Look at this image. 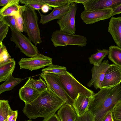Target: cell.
Wrapping results in <instances>:
<instances>
[{
	"label": "cell",
	"mask_w": 121,
	"mask_h": 121,
	"mask_svg": "<svg viewBox=\"0 0 121 121\" xmlns=\"http://www.w3.org/2000/svg\"><path fill=\"white\" fill-rule=\"evenodd\" d=\"M121 82V67L114 64H110L107 70L101 84L102 88L112 87Z\"/></svg>",
	"instance_id": "obj_12"
},
{
	"label": "cell",
	"mask_w": 121,
	"mask_h": 121,
	"mask_svg": "<svg viewBox=\"0 0 121 121\" xmlns=\"http://www.w3.org/2000/svg\"><path fill=\"white\" fill-rule=\"evenodd\" d=\"M58 76L65 91L73 100L76 98L79 93L90 97L95 94L93 91L82 84L72 74L68 71L65 74Z\"/></svg>",
	"instance_id": "obj_4"
},
{
	"label": "cell",
	"mask_w": 121,
	"mask_h": 121,
	"mask_svg": "<svg viewBox=\"0 0 121 121\" xmlns=\"http://www.w3.org/2000/svg\"><path fill=\"white\" fill-rule=\"evenodd\" d=\"M109 50L106 49L98 50L97 52L92 55L89 58L90 64L93 65L98 66L100 65L104 58L108 55Z\"/></svg>",
	"instance_id": "obj_23"
},
{
	"label": "cell",
	"mask_w": 121,
	"mask_h": 121,
	"mask_svg": "<svg viewBox=\"0 0 121 121\" xmlns=\"http://www.w3.org/2000/svg\"><path fill=\"white\" fill-rule=\"evenodd\" d=\"M13 110L11 109L8 100H0V121H8Z\"/></svg>",
	"instance_id": "obj_22"
},
{
	"label": "cell",
	"mask_w": 121,
	"mask_h": 121,
	"mask_svg": "<svg viewBox=\"0 0 121 121\" xmlns=\"http://www.w3.org/2000/svg\"><path fill=\"white\" fill-rule=\"evenodd\" d=\"M42 73H51L58 75L65 74L67 72L65 67L53 64L42 69Z\"/></svg>",
	"instance_id": "obj_25"
},
{
	"label": "cell",
	"mask_w": 121,
	"mask_h": 121,
	"mask_svg": "<svg viewBox=\"0 0 121 121\" xmlns=\"http://www.w3.org/2000/svg\"><path fill=\"white\" fill-rule=\"evenodd\" d=\"M19 0H11L5 6L0 9V14H1L4 10L8 7L17 3L19 2Z\"/></svg>",
	"instance_id": "obj_36"
},
{
	"label": "cell",
	"mask_w": 121,
	"mask_h": 121,
	"mask_svg": "<svg viewBox=\"0 0 121 121\" xmlns=\"http://www.w3.org/2000/svg\"><path fill=\"white\" fill-rule=\"evenodd\" d=\"M121 4V0H87L83 4L85 11H91L108 8L113 9Z\"/></svg>",
	"instance_id": "obj_13"
},
{
	"label": "cell",
	"mask_w": 121,
	"mask_h": 121,
	"mask_svg": "<svg viewBox=\"0 0 121 121\" xmlns=\"http://www.w3.org/2000/svg\"><path fill=\"white\" fill-rule=\"evenodd\" d=\"M0 20L3 23L8 25L10 28L17 29L15 16H0Z\"/></svg>",
	"instance_id": "obj_31"
},
{
	"label": "cell",
	"mask_w": 121,
	"mask_h": 121,
	"mask_svg": "<svg viewBox=\"0 0 121 121\" xmlns=\"http://www.w3.org/2000/svg\"><path fill=\"white\" fill-rule=\"evenodd\" d=\"M24 21L23 29L28 38L36 46L42 42L35 10L26 5H21Z\"/></svg>",
	"instance_id": "obj_3"
},
{
	"label": "cell",
	"mask_w": 121,
	"mask_h": 121,
	"mask_svg": "<svg viewBox=\"0 0 121 121\" xmlns=\"http://www.w3.org/2000/svg\"><path fill=\"white\" fill-rule=\"evenodd\" d=\"M114 121H121V120H114Z\"/></svg>",
	"instance_id": "obj_43"
},
{
	"label": "cell",
	"mask_w": 121,
	"mask_h": 121,
	"mask_svg": "<svg viewBox=\"0 0 121 121\" xmlns=\"http://www.w3.org/2000/svg\"><path fill=\"white\" fill-rule=\"evenodd\" d=\"M42 121H61L57 114H55L52 116L44 118Z\"/></svg>",
	"instance_id": "obj_35"
},
{
	"label": "cell",
	"mask_w": 121,
	"mask_h": 121,
	"mask_svg": "<svg viewBox=\"0 0 121 121\" xmlns=\"http://www.w3.org/2000/svg\"><path fill=\"white\" fill-rule=\"evenodd\" d=\"M71 3H69L62 7L54 8L52 11L47 15H44L38 11L41 17L39 23L43 25L53 20L60 19L68 11Z\"/></svg>",
	"instance_id": "obj_15"
},
{
	"label": "cell",
	"mask_w": 121,
	"mask_h": 121,
	"mask_svg": "<svg viewBox=\"0 0 121 121\" xmlns=\"http://www.w3.org/2000/svg\"><path fill=\"white\" fill-rule=\"evenodd\" d=\"M52 7L49 5L45 4L42 6L41 9L43 13H46L49 10H52Z\"/></svg>",
	"instance_id": "obj_40"
},
{
	"label": "cell",
	"mask_w": 121,
	"mask_h": 121,
	"mask_svg": "<svg viewBox=\"0 0 121 121\" xmlns=\"http://www.w3.org/2000/svg\"><path fill=\"white\" fill-rule=\"evenodd\" d=\"M12 59L4 44L2 42L0 43V65L8 62Z\"/></svg>",
	"instance_id": "obj_29"
},
{
	"label": "cell",
	"mask_w": 121,
	"mask_h": 121,
	"mask_svg": "<svg viewBox=\"0 0 121 121\" xmlns=\"http://www.w3.org/2000/svg\"><path fill=\"white\" fill-rule=\"evenodd\" d=\"M114 120H121V102L114 108L112 112Z\"/></svg>",
	"instance_id": "obj_34"
},
{
	"label": "cell",
	"mask_w": 121,
	"mask_h": 121,
	"mask_svg": "<svg viewBox=\"0 0 121 121\" xmlns=\"http://www.w3.org/2000/svg\"><path fill=\"white\" fill-rule=\"evenodd\" d=\"M9 26L4 23L0 20V42H2L4 39L6 37L9 30Z\"/></svg>",
	"instance_id": "obj_32"
},
{
	"label": "cell",
	"mask_w": 121,
	"mask_h": 121,
	"mask_svg": "<svg viewBox=\"0 0 121 121\" xmlns=\"http://www.w3.org/2000/svg\"><path fill=\"white\" fill-rule=\"evenodd\" d=\"M19 1L21 4L27 5L38 11L41 9L42 6L45 4L43 0H19Z\"/></svg>",
	"instance_id": "obj_26"
},
{
	"label": "cell",
	"mask_w": 121,
	"mask_h": 121,
	"mask_svg": "<svg viewBox=\"0 0 121 121\" xmlns=\"http://www.w3.org/2000/svg\"><path fill=\"white\" fill-rule=\"evenodd\" d=\"M41 93L26 83L20 89L19 94L20 99L27 104L35 100Z\"/></svg>",
	"instance_id": "obj_17"
},
{
	"label": "cell",
	"mask_w": 121,
	"mask_h": 121,
	"mask_svg": "<svg viewBox=\"0 0 121 121\" xmlns=\"http://www.w3.org/2000/svg\"><path fill=\"white\" fill-rule=\"evenodd\" d=\"M91 97L79 93L74 100L72 106L78 117L82 116L88 110Z\"/></svg>",
	"instance_id": "obj_16"
},
{
	"label": "cell",
	"mask_w": 121,
	"mask_h": 121,
	"mask_svg": "<svg viewBox=\"0 0 121 121\" xmlns=\"http://www.w3.org/2000/svg\"><path fill=\"white\" fill-rule=\"evenodd\" d=\"M31 121V120H29L27 121Z\"/></svg>",
	"instance_id": "obj_44"
},
{
	"label": "cell",
	"mask_w": 121,
	"mask_h": 121,
	"mask_svg": "<svg viewBox=\"0 0 121 121\" xmlns=\"http://www.w3.org/2000/svg\"><path fill=\"white\" fill-rule=\"evenodd\" d=\"M57 115L61 121H76L78 117L73 106L66 104L60 108Z\"/></svg>",
	"instance_id": "obj_18"
},
{
	"label": "cell",
	"mask_w": 121,
	"mask_h": 121,
	"mask_svg": "<svg viewBox=\"0 0 121 121\" xmlns=\"http://www.w3.org/2000/svg\"><path fill=\"white\" fill-rule=\"evenodd\" d=\"M11 31L10 40L15 44V47L20 49L21 52L30 58L38 54V48L34 45L30 39L17 30L10 28Z\"/></svg>",
	"instance_id": "obj_7"
},
{
	"label": "cell",
	"mask_w": 121,
	"mask_h": 121,
	"mask_svg": "<svg viewBox=\"0 0 121 121\" xmlns=\"http://www.w3.org/2000/svg\"><path fill=\"white\" fill-rule=\"evenodd\" d=\"M15 16V22L17 29L22 32L24 31V21L21 5H20L19 13Z\"/></svg>",
	"instance_id": "obj_30"
},
{
	"label": "cell",
	"mask_w": 121,
	"mask_h": 121,
	"mask_svg": "<svg viewBox=\"0 0 121 121\" xmlns=\"http://www.w3.org/2000/svg\"><path fill=\"white\" fill-rule=\"evenodd\" d=\"M110 65L108 60H104L98 66L93 65L91 69L92 78L87 83L89 87L93 86L96 89H102L101 84L104 77L105 73Z\"/></svg>",
	"instance_id": "obj_11"
},
{
	"label": "cell",
	"mask_w": 121,
	"mask_h": 121,
	"mask_svg": "<svg viewBox=\"0 0 121 121\" xmlns=\"http://www.w3.org/2000/svg\"><path fill=\"white\" fill-rule=\"evenodd\" d=\"M26 83L40 93L48 90L45 82L42 79L41 77L38 80L30 78Z\"/></svg>",
	"instance_id": "obj_24"
},
{
	"label": "cell",
	"mask_w": 121,
	"mask_h": 121,
	"mask_svg": "<svg viewBox=\"0 0 121 121\" xmlns=\"http://www.w3.org/2000/svg\"><path fill=\"white\" fill-rule=\"evenodd\" d=\"M51 39L55 47L68 45L83 47L87 44V39L85 37L66 33L60 30H57L53 32Z\"/></svg>",
	"instance_id": "obj_5"
},
{
	"label": "cell",
	"mask_w": 121,
	"mask_h": 121,
	"mask_svg": "<svg viewBox=\"0 0 121 121\" xmlns=\"http://www.w3.org/2000/svg\"><path fill=\"white\" fill-rule=\"evenodd\" d=\"M121 102V85L102 88L91 96L88 110L95 116V121H102Z\"/></svg>",
	"instance_id": "obj_1"
},
{
	"label": "cell",
	"mask_w": 121,
	"mask_h": 121,
	"mask_svg": "<svg viewBox=\"0 0 121 121\" xmlns=\"http://www.w3.org/2000/svg\"><path fill=\"white\" fill-rule=\"evenodd\" d=\"M112 111L108 113L104 117L102 121H114Z\"/></svg>",
	"instance_id": "obj_39"
},
{
	"label": "cell",
	"mask_w": 121,
	"mask_h": 121,
	"mask_svg": "<svg viewBox=\"0 0 121 121\" xmlns=\"http://www.w3.org/2000/svg\"><path fill=\"white\" fill-rule=\"evenodd\" d=\"M95 116L88 110L80 117H77L76 121H95Z\"/></svg>",
	"instance_id": "obj_33"
},
{
	"label": "cell",
	"mask_w": 121,
	"mask_h": 121,
	"mask_svg": "<svg viewBox=\"0 0 121 121\" xmlns=\"http://www.w3.org/2000/svg\"><path fill=\"white\" fill-rule=\"evenodd\" d=\"M43 1L45 4L54 8L62 7L69 3L73 2V0H43Z\"/></svg>",
	"instance_id": "obj_27"
},
{
	"label": "cell",
	"mask_w": 121,
	"mask_h": 121,
	"mask_svg": "<svg viewBox=\"0 0 121 121\" xmlns=\"http://www.w3.org/2000/svg\"><path fill=\"white\" fill-rule=\"evenodd\" d=\"M11 0H0V6L4 7Z\"/></svg>",
	"instance_id": "obj_41"
},
{
	"label": "cell",
	"mask_w": 121,
	"mask_h": 121,
	"mask_svg": "<svg viewBox=\"0 0 121 121\" xmlns=\"http://www.w3.org/2000/svg\"><path fill=\"white\" fill-rule=\"evenodd\" d=\"M16 61L13 58L11 60L0 65V82L6 81L12 75L15 68Z\"/></svg>",
	"instance_id": "obj_19"
},
{
	"label": "cell",
	"mask_w": 121,
	"mask_h": 121,
	"mask_svg": "<svg viewBox=\"0 0 121 121\" xmlns=\"http://www.w3.org/2000/svg\"><path fill=\"white\" fill-rule=\"evenodd\" d=\"M77 7V3H71L67 12L60 19H58L57 23L60 30L66 33L76 34L75 22Z\"/></svg>",
	"instance_id": "obj_9"
},
{
	"label": "cell",
	"mask_w": 121,
	"mask_h": 121,
	"mask_svg": "<svg viewBox=\"0 0 121 121\" xmlns=\"http://www.w3.org/2000/svg\"><path fill=\"white\" fill-rule=\"evenodd\" d=\"M108 32L114 42L121 48V17H112L108 27Z\"/></svg>",
	"instance_id": "obj_14"
},
{
	"label": "cell",
	"mask_w": 121,
	"mask_h": 121,
	"mask_svg": "<svg viewBox=\"0 0 121 121\" xmlns=\"http://www.w3.org/2000/svg\"><path fill=\"white\" fill-rule=\"evenodd\" d=\"M40 76L44 80L49 91L58 96L65 104L72 106L74 100L65 91L58 75L51 73H41Z\"/></svg>",
	"instance_id": "obj_6"
},
{
	"label": "cell",
	"mask_w": 121,
	"mask_h": 121,
	"mask_svg": "<svg viewBox=\"0 0 121 121\" xmlns=\"http://www.w3.org/2000/svg\"><path fill=\"white\" fill-rule=\"evenodd\" d=\"M18 63L20 69H27L31 71L53 64L52 58L40 53L33 57L22 58Z\"/></svg>",
	"instance_id": "obj_8"
},
{
	"label": "cell",
	"mask_w": 121,
	"mask_h": 121,
	"mask_svg": "<svg viewBox=\"0 0 121 121\" xmlns=\"http://www.w3.org/2000/svg\"><path fill=\"white\" fill-rule=\"evenodd\" d=\"M65 103L48 90L41 93L34 101L25 104L23 112L30 119L44 118L55 114Z\"/></svg>",
	"instance_id": "obj_2"
},
{
	"label": "cell",
	"mask_w": 121,
	"mask_h": 121,
	"mask_svg": "<svg viewBox=\"0 0 121 121\" xmlns=\"http://www.w3.org/2000/svg\"><path fill=\"white\" fill-rule=\"evenodd\" d=\"M86 0H73V2L76 3H80L83 4Z\"/></svg>",
	"instance_id": "obj_42"
},
{
	"label": "cell",
	"mask_w": 121,
	"mask_h": 121,
	"mask_svg": "<svg viewBox=\"0 0 121 121\" xmlns=\"http://www.w3.org/2000/svg\"><path fill=\"white\" fill-rule=\"evenodd\" d=\"M113 13L112 8L97 9L91 11L84 10L81 13L80 17L86 24H92L109 18L112 16Z\"/></svg>",
	"instance_id": "obj_10"
},
{
	"label": "cell",
	"mask_w": 121,
	"mask_h": 121,
	"mask_svg": "<svg viewBox=\"0 0 121 121\" xmlns=\"http://www.w3.org/2000/svg\"><path fill=\"white\" fill-rule=\"evenodd\" d=\"M19 3H17L8 7L0 14V16L16 15L19 13L20 6Z\"/></svg>",
	"instance_id": "obj_28"
},
{
	"label": "cell",
	"mask_w": 121,
	"mask_h": 121,
	"mask_svg": "<svg viewBox=\"0 0 121 121\" xmlns=\"http://www.w3.org/2000/svg\"><path fill=\"white\" fill-rule=\"evenodd\" d=\"M108 58L114 64L121 67V48L112 45L109 47Z\"/></svg>",
	"instance_id": "obj_21"
},
{
	"label": "cell",
	"mask_w": 121,
	"mask_h": 121,
	"mask_svg": "<svg viewBox=\"0 0 121 121\" xmlns=\"http://www.w3.org/2000/svg\"><path fill=\"white\" fill-rule=\"evenodd\" d=\"M24 78H16L12 75L0 86V94L6 91L12 90L14 86L19 84Z\"/></svg>",
	"instance_id": "obj_20"
},
{
	"label": "cell",
	"mask_w": 121,
	"mask_h": 121,
	"mask_svg": "<svg viewBox=\"0 0 121 121\" xmlns=\"http://www.w3.org/2000/svg\"><path fill=\"white\" fill-rule=\"evenodd\" d=\"M113 13L112 16L121 13V4L118 5L112 9Z\"/></svg>",
	"instance_id": "obj_37"
},
{
	"label": "cell",
	"mask_w": 121,
	"mask_h": 121,
	"mask_svg": "<svg viewBox=\"0 0 121 121\" xmlns=\"http://www.w3.org/2000/svg\"><path fill=\"white\" fill-rule=\"evenodd\" d=\"M17 115V111H13L12 113L9 117L8 121H16Z\"/></svg>",
	"instance_id": "obj_38"
}]
</instances>
